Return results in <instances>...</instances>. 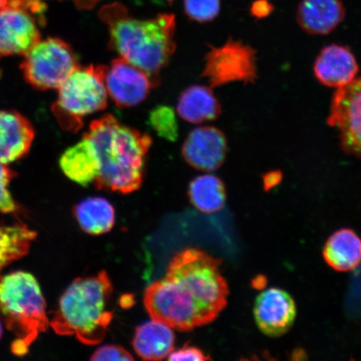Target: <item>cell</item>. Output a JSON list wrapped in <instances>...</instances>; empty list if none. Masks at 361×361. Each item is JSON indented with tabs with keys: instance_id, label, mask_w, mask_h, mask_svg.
<instances>
[{
	"instance_id": "1",
	"label": "cell",
	"mask_w": 361,
	"mask_h": 361,
	"mask_svg": "<svg viewBox=\"0 0 361 361\" xmlns=\"http://www.w3.org/2000/svg\"><path fill=\"white\" fill-rule=\"evenodd\" d=\"M99 16L108 27L113 51L159 85L160 72L176 49L175 16L159 13L152 19H137L123 4L115 2L103 6Z\"/></svg>"
},
{
	"instance_id": "2",
	"label": "cell",
	"mask_w": 361,
	"mask_h": 361,
	"mask_svg": "<svg viewBox=\"0 0 361 361\" xmlns=\"http://www.w3.org/2000/svg\"><path fill=\"white\" fill-rule=\"evenodd\" d=\"M96 148L100 173L94 186L100 190L128 194L142 186L152 138L106 115L94 120L85 133Z\"/></svg>"
},
{
	"instance_id": "3",
	"label": "cell",
	"mask_w": 361,
	"mask_h": 361,
	"mask_svg": "<svg viewBox=\"0 0 361 361\" xmlns=\"http://www.w3.org/2000/svg\"><path fill=\"white\" fill-rule=\"evenodd\" d=\"M112 293L106 271L75 279L63 293L49 324L57 335L75 336L87 345L100 344L113 319Z\"/></svg>"
},
{
	"instance_id": "4",
	"label": "cell",
	"mask_w": 361,
	"mask_h": 361,
	"mask_svg": "<svg viewBox=\"0 0 361 361\" xmlns=\"http://www.w3.org/2000/svg\"><path fill=\"white\" fill-rule=\"evenodd\" d=\"M47 304L36 279L24 271L6 275L0 281V311L8 331L16 336L11 350L25 355L49 322Z\"/></svg>"
},
{
	"instance_id": "5",
	"label": "cell",
	"mask_w": 361,
	"mask_h": 361,
	"mask_svg": "<svg viewBox=\"0 0 361 361\" xmlns=\"http://www.w3.org/2000/svg\"><path fill=\"white\" fill-rule=\"evenodd\" d=\"M221 260L198 248H187L170 261L166 276L177 282L200 308L206 324L218 318L228 303V286Z\"/></svg>"
},
{
	"instance_id": "6",
	"label": "cell",
	"mask_w": 361,
	"mask_h": 361,
	"mask_svg": "<svg viewBox=\"0 0 361 361\" xmlns=\"http://www.w3.org/2000/svg\"><path fill=\"white\" fill-rule=\"evenodd\" d=\"M104 66L79 67L58 88L52 106L62 128L75 133L82 128L85 116L106 109L108 93Z\"/></svg>"
},
{
	"instance_id": "7",
	"label": "cell",
	"mask_w": 361,
	"mask_h": 361,
	"mask_svg": "<svg viewBox=\"0 0 361 361\" xmlns=\"http://www.w3.org/2000/svg\"><path fill=\"white\" fill-rule=\"evenodd\" d=\"M79 67L70 45L52 37L36 43L25 54L20 66L27 82L40 90H58Z\"/></svg>"
},
{
	"instance_id": "8",
	"label": "cell",
	"mask_w": 361,
	"mask_h": 361,
	"mask_svg": "<svg viewBox=\"0 0 361 361\" xmlns=\"http://www.w3.org/2000/svg\"><path fill=\"white\" fill-rule=\"evenodd\" d=\"M144 305L152 319L179 331L206 326L196 301L177 282L166 276L146 288Z\"/></svg>"
},
{
	"instance_id": "9",
	"label": "cell",
	"mask_w": 361,
	"mask_h": 361,
	"mask_svg": "<svg viewBox=\"0 0 361 361\" xmlns=\"http://www.w3.org/2000/svg\"><path fill=\"white\" fill-rule=\"evenodd\" d=\"M202 76L211 87L233 82L255 83L258 79L255 49L231 38L221 47H211Z\"/></svg>"
},
{
	"instance_id": "10",
	"label": "cell",
	"mask_w": 361,
	"mask_h": 361,
	"mask_svg": "<svg viewBox=\"0 0 361 361\" xmlns=\"http://www.w3.org/2000/svg\"><path fill=\"white\" fill-rule=\"evenodd\" d=\"M327 123L338 130L342 150L361 158V78L334 94Z\"/></svg>"
},
{
	"instance_id": "11",
	"label": "cell",
	"mask_w": 361,
	"mask_h": 361,
	"mask_svg": "<svg viewBox=\"0 0 361 361\" xmlns=\"http://www.w3.org/2000/svg\"><path fill=\"white\" fill-rule=\"evenodd\" d=\"M24 0H11L0 10V58L25 55L40 40L32 13Z\"/></svg>"
},
{
	"instance_id": "12",
	"label": "cell",
	"mask_w": 361,
	"mask_h": 361,
	"mask_svg": "<svg viewBox=\"0 0 361 361\" xmlns=\"http://www.w3.org/2000/svg\"><path fill=\"white\" fill-rule=\"evenodd\" d=\"M108 96L120 108H129L145 101L157 84L145 71L119 57L105 68Z\"/></svg>"
},
{
	"instance_id": "13",
	"label": "cell",
	"mask_w": 361,
	"mask_h": 361,
	"mask_svg": "<svg viewBox=\"0 0 361 361\" xmlns=\"http://www.w3.org/2000/svg\"><path fill=\"white\" fill-rule=\"evenodd\" d=\"M295 301L286 290L267 288L257 297L254 316L257 326L265 336L276 338L286 334L295 324Z\"/></svg>"
},
{
	"instance_id": "14",
	"label": "cell",
	"mask_w": 361,
	"mask_h": 361,
	"mask_svg": "<svg viewBox=\"0 0 361 361\" xmlns=\"http://www.w3.org/2000/svg\"><path fill=\"white\" fill-rule=\"evenodd\" d=\"M227 150V139L222 130L214 126H201L188 134L182 154L193 169L214 171L224 164Z\"/></svg>"
},
{
	"instance_id": "15",
	"label": "cell",
	"mask_w": 361,
	"mask_h": 361,
	"mask_svg": "<svg viewBox=\"0 0 361 361\" xmlns=\"http://www.w3.org/2000/svg\"><path fill=\"white\" fill-rule=\"evenodd\" d=\"M359 72L357 61L345 45L332 44L324 47L316 58L314 74L324 87L341 88L353 81Z\"/></svg>"
},
{
	"instance_id": "16",
	"label": "cell",
	"mask_w": 361,
	"mask_h": 361,
	"mask_svg": "<svg viewBox=\"0 0 361 361\" xmlns=\"http://www.w3.org/2000/svg\"><path fill=\"white\" fill-rule=\"evenodd\" d=\"M35 138L30 121L15 111H0V164L7 165L29 152Z\"/></svg>"
},
{
	"instance_id": "17",
	"label": "cell",
	"mask_w": 361,
	"mask_h": 361,
	"mask_svg": "<svg viewBox=\"0 0 361 361\" xmlns=\"http://www.w3.org/2000/svg\"><path fill=\"white\" fill-rule=\"evenodd\" d=\"M345 8L341 0H302L297 21L306 33L326 35L344 20Z\"/></svg>"
},
{
	"instance_id": "18",
	"label": "cell",
	"mask_w": 361,
	"mask_h": 361,
	"mask_svg": "<svg viewBox=\"0 0 361 361\" xmlns=\"http://www.w3.org/2000/svg\"><path fill=\"white\" fill-rule=\"evenodd\" d=\"M60 166L68 178L82 187L94 183L101 169L96 148L85 135L63 153Z\"/></svg>"
},
{
	"instance_id": "19",
	"label": "cell",
	"mask_w": 361,
	"mask_h": 361,
	"mask_svg": "<svg viewBox=\"0 0 361 361\" xmlns=\"http://www.w3.org/2000/svg\"><path fill=\"white\" fill-rule=\"evenodd\" d=\"M166 324L152 319L135 329L133 346L140 358L161 360L174 350L175 334Z\"/></svg>"
},
{
	"instance_id": "20",
	"label": "cell",
	"mask_w": 361,
	"mask_h": 361,
	"mask_svg": "<svg viewBox=\"0 0 361 361\" xmlns=\"http://www.w3.org/2000/svg\"><path fill=\"white\" fill-rule=\"evenodd\" d=\"M177 111L188 123L201 124L218 118L222 107L209 87L194 85L180 94Z\"/></svg>"
},
{
	"instance_id": "21",
	"label": "cell",
	"mask_w": 361,
	"mask_h": 361,
	"mask_svg": "<svg viewBox=\"0 0 361 361\" xmlns=\"http://www.w3.org/2000/svg\"><path fill=\"white\" fill-rule=\"evenodd\" d=\"M323 257L334 270L350 272L361 264V238L352 229H338L328 238Z\"/></svg>"
},
{
	"instance_id": "22",
	"label": "cell",
	"mask_w": 361,
	"mask_h": 361,
	"mask_svg": "<svg viewBox=\"0 0 361 361\" xmlns=\"http://www.w3.org/2000/svg\"><path fill=\"white\" fill-rule=\"evenodd\" d=\"M74 215L80 228L90 235L110 232L115 225L114 207L100 197H88L80 202L75 207Z\"/></svg>"
},
{
	"instance_id": "23",
	"label": "cell",
	"mask_w": 361,
	"mask_h": 361,
	"mask_svg": "<svg viewBox=\"0 0 361 361\" xmlns=\"http://www.w3.org/2000/svg\"><path fill=\"white\" fill-rule=\"evenodd\" d=\"M188 196L192 205L202 213L214 214L225 204L224 183L214 175L198 176L189 185Z\"/></svg>"
},
{
	"instance_id": "24",
	"label": "cell",
	"mask_w": 361,
	"mask_h": 361,
	"mask_svg": "<svg viewBox=\"0 0 361 361\" xmlns=\"http://www.w3.org/2000/svg\"><path fill=\"white\" fill-rule=\"evenodd\" d=\"M36 233L21 223L0 226V281L2 270L28 254Z\"/></svg>"
},
{
	"instance_id": "25",
	"label": "cell",
	"mask_w": 361,
	"mask_h": 361,
	"mask_svg": "<svg viewBox=\"0 0 361 361\" xmlns=\"http://www.w3.org/2000/svg\"><path fill=\"white\" fill-rule=\"evenodd\" d=\"M147 124L160 137L169 142L177 141L179 126L173 107L160 105L153 108L149 113Z\"/></svg>"
},
{
	"instance_id": "26",
	"label": "cell",
	"mask_w": 361,
	"mask_h": 361,
	"mask_svg": "<svg viewBox=\"0 0 361 361\" xmlns=\"http://www.w3.org/2000/svg\"><path fill=\"white\" fill-rule=\"evenodd\" d=\"M220 0H184V11L194 21L207 23L219 16Z\"/></svg>"
},
{
	"instance_id": "27",
	"label": "cell",
	"mask_w": 361,
	"mask_h": 361,
	"mask_svg": "<svg viewBox=\"0 0 361 361\" xmlns=\"http://www.w3.org/2000/svg\"><path fill=\"white\" fill-rule=\"evenodd\" d=\"M16 176L15 171L8 169L6 165L0 164V212L3 214L13 213L17 209L16 202L8 190V184Z\"/></svg>"
},
{
	"instance_id": "28",
	"label": "cell",
	"mask_w": 361,
	"mask_h": 361,
	"mask_svg": "<svg viewBox=\"0 0 361 361\" xmlns=\"http://www.w3.org/2000/svg\"><path fill=\"white\" fill-rule=\"evenodd\" d=\"M134 357L123 347L116 345H106L94 352L90 360H133Z\"/></svg>"
},
{
	"instance_id": "29",
	"label": "cell",
	"mask_w": 361,
	"mask_h": 361,
	"mask_svg": "<svg viewBox=\"0 0 361 361\" xmlns=\"http://www.w3.org/2000/svg\"><path fill=\"white\" fill-rule=\"evenodd\" d=\"M169 360H211L209 355L203 353L202 350L197 347L188 345H184L178 350H173L166 358Z\"/></svg>"
},
{
	"instance_id": "30",
	"label": "cell",
	"mask_w": 361,
	"mask_h": 361,
	"mask_svg": "<svg viewBox=\"0 0 361 361\" xmlns=\"http://www.w3.org/2000/svg\"><path fill=\"white\" fill-rule=\"evenodd\" d=\"M274 11V6L269 0H256L252 4L251 15L257 19H263Z\"/></svg>"
},
{
	"instance_id": "31",
	"label": "cell",
	"mask_w": 361,
	"mask_h": 361,
	"mask_svg": "<svg viewBox=\"0 0 361 361\" xmlns=\"http://www.w3.org/2000/svg\"><path fill=\"white\" fill-rule=\"evenodd\" d=\"M282 179V174L281 171H270V173L266 174L264 177V184L266 190H269L270 188H272L279 183Z\"/></svg>"
},
{
	"instance_id": "32",
	"label": "cell",
	"mask_w": 361,
	"mask_h": 361,
	"mask_svg": "<svg viewBox=\"0 0 361 361\" xmlns=\"http://www.w3.org/2000/svg\"><path fill=\"white\" fill-rule=\"evenodd\" d=\"M11 0H0V10H2V8H6L10 4Z\"/></svg>"
},
{
	"instance_id": "33",
	"label": "cell",
	"mask_w": 361,
	"mask_h": 361,
	"mask_svg": "<svg viewBox=\"0 0 361 361\" xmlns=\"http://www.w3.org/2000/svg\"><path fill=\"white\" fill-rule=\"evenodd\" d=\"M2 334H3V328H2L1 322H0V338H1Z\"/></svg>"
},
{
	"instance_id": "34",
	"label": "cell",
	"mask_w": 361,
	"mask_h": 361,
	"mask_svg": "<svg viewBox=\"0 0 361 361\" xmlns=\"http://www.w3.org/2000/svg\"><path fill=\"white\" fill-rule=\"evenodd\" d=\"M166 1L173 2L175 1V0H166Z\"/></svg>"
}]
</instances>
